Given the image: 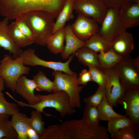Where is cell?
Returning a JSON list of instances; mask_svg holds the SVG:
<instances>
[{
  "mask_svg": "<svg viewBox=\"0 0 139 139\" xmlns=\"http://www.w3.org/2000/svg\"><path fill=\"white\" fill-rule=\"evenodd\" d=\"M65 0H0V15L8 20L29 12L42 11L57 18Z\"/></svg>",
  "mask_w": 139,
  "mask_h": 139,
  "instance_id": "1",
  "label": "cell"
},
{
  "mask_svg": "<svg viewBox=\"0 0 139 139\" xmlns=\"http://www.w3.org/2000/svg\"><path fill=\"white\" fill-rule=\"evenodd\" d=\"M99 132L97 127L90 126L82 119H72L49 126L40 139H96Z\"/></svg>",
  "mask_w": 139,
  "mask_h": 139,
  "instance_id": "2",
  "label": "cell"
},
{
  "mask_svg": "<svg viewBox=\"0 0 139 139\" xmlns=\"http://www.w3.org/2000/svg\"><path fill=\"white\" fill-rule=\"evenodd\" d=\"M19 18L26 22L32 30L34 36V43L41 46L46 45L50 37L53 34L55 22L49 13L36 11L23 14Z\"/></svg>",
  "mask_w": 139,
  "mask_h": 139,
  "instance_id": "3",
  "label": "cell"
},
{
  "mask_svg": "<svg viewBox=\"0 0 139 139\" xmlns=\"http://www.w3.org/2000/svg\"><path fill=\"white\" fill-rule=\"evenodd\" d=\"M36 95L40 98V101L33 105H30L22 101L13 99L18 105L22 107H29L45 114L48 116L50 115L45 113L44 109L46 108H54L60 114V116L64 118L66 115H72L76 112L70 104V100L68 95L63 91L53 92L52 94L47 95L38 94Z\"/></svg>",
  "mask_w": 139,
  "mask_h": 139,
  "instance_id": "4",
  "label": "cell"
},
{
  "mask_svg": "<svg viewBox=\"0 0 139 139\" xmlns=\"http://www.w3.org/2000/svg\"><path fill=\"white\" fill-rule=\"evenodd\" d=\"M54 77L53 92L63 91L69 97L70 104L73 108L81 106L80 93L84 88L79 85L77 81V73L69 74L62 72L54 71L52 74Z\"/></svg>",
  "mask_w": 139,
  "mask_h": 139,
  "instance_id": "5",
  "label": "cell"
},
{
  "mask_svg": "<svg viewBox=\"0 0 139 139\" xmlns=\"http://www.w3.org/2000/svg\"><path fill=\"white\" fill-rule=\"evenodd\" d=\"M30 71V67L24 65L20 56L13 59L5 54L0 62V76L6 87L14 93L18 79L22 75L29 74Z\"/></svg>",
  "mask_w": 139,
  "mask_h": 139,
  "instance_id": "6",
  "label": "cell"
},
{
  "mask_svg": "<svg viewBox=\"0 0 139 139\" xmlns=\"http://www.w3.org/2000/svg\"><path fill=\"white\" fill-rule=\"evenodd\" d=\"M119 8H108L97 33L111 44L116 37L127 29L120 16Z\"/></svg>",
  "mask_w": 139,
  "mask_h": 139,
  "instance_id": "7",
  "label": "cell"
},
{
  "mask_svg": "<svg viewBox=\"0 0 139 139\" xmlns=\"http://www.w3.org/2000/svg\"><path fill=\"white\" fill-rule=\"evenodd\" d=\"M74 56V54L71 55L65 62L46 61L39 58L35 54L34 50L31 48L22 51L20 56L23 64L25 65L41 66L69 74H72L74 72L69 67V64Z\"/></svg>",
  "mask_w": 139,
  "mask_h": 139,
  "instance_id": "8",
  "label": "cell"
},
{
  "mask_svg": "<svg viewBox=\"0 0 139 139\" xmlns=\"http://www.w3.org/2000/svg\"><path fill=\"white\" fill-rule=\"evenodd\" d=\"M133 60L130 55L124 57L114 67L124 89L139 88V70L135 66Z\"/></svg>",
  "mask_w": 139,
  "mask_h": 139,
  "instance_id": "9",
  "label": "cell"
},
{
  "mask_svg": "<svg viewBox=\"0 0 139 139\" xmlns=\"http://www.w3.org/2000/svg\"><path fill=\"white\" fill-rule=\"evenodd\" d=\"M117 103L123 107L133 126L139 129V88L124 89Z\"/></svg>",
  "mask_w": 139,
  "mask_h": 139,
  "instance_id": "10",
  "label": "cell"
},
{
  "mask_svg": "<svg viewBox=\"0 0 139 139\" xmlns=\"http://www.w3.org/2000/svg\"><path fill=\"white\" fill-rule=\"evenodd\" d=\"M74 9L78 14L91 17L101 24L108 8L101 0H79L74 1Z\"/></svg>",
  "mask_w": 139,
  "mask_h": 139,
  "instance_id": "11",
  "label": "cell"
},
{
  "mask_svg": "<svg viewBox=\"0 0 139 139\" xmlns=\"http://www.w3.org/2000/svg\"><path fill=\"white\" fill-rule=\"evenodd\" d=\"M102 69L107 77L106 96L109 103L113 108L117 105V101L123 94L124 89L120 82L118 73L114 67Z\"/></svg>",
  "mask_w": 139,
  "mask_h": 139,
  "instance_id": "12",
  "label": "cell"
},
{
  "mask_svg": "<svg viewBox=\"0 0 139 139\" xmlns=\"http://www.w3.org/2000/svg\"><path fill=\"white\" fill-rule=\"evenodd\" d=\"M98 24L91 18L78 14L76 19L71 26L76 36L80 40L85 41L98 33Z\"/></svg>",
  "mask_w": 139,
  "mask_h": 139,
  "instance_id": "13",
  "label": "cell"
},
{
  "mask_svg": "<svg viewBox=\"0 0 139 139\" xmlns=\"http://www.w3.org/2000/svg\"><path fill=\"white\" fill-rule=\"evenodd\" d=\"M119 13L127 28L138 26L139 25V1L126 2L120 7Z\"/></svg>",
  "mask_w": 139,
  "mask_h": 139,
  "instance_id": "14",
  "label": "cell"
},
{
  "mask_svg": "<svg viewBox=\"0 0 139 139\" xmlns=\"http://www.w3.org/2000/svg\"><path fill=\"white\" fill-rule=\"evenodd\" d=\"M36 88V85L33 80L29 79L23 75L17 81L15 92L25 100L28 104L33 105L40 100L39 98L34 94Z\"/></svg>",
  "mask_w": 139,
  "mask_h": 139,
  "instance_id": "15",
  "label": "cell"
},
{
  "mask_svg": "<svg viewBox=\"0 0 139 139\" xmlns=\"http://www.w3.org/2000/svg\"><path fill=\"white\" fill-rule=\"evenodd\" d=\"M134 47L133 36L126 31L116 37L111 43V48L123 57L129 56Z\"/></svg>",
  "mask_w": 139,
  "mask_h": 139,
  "instance_id": "16",
  "label": "cell"
},
{
  "mask_svg": "<svg viewBox=\"0 0 139 139\" xmlns=\"http://www.w3.org/2000/svg\"><path fill=\"white\" fill-rule=\"evenodd\" d=\"M8 20L5 18L0 21V47L7 50L13 55V58L20 56L22 51L21 48L18 46L13 41L8 31Z\"/></svg>",
  "mask_w": 139,
  "mask_h": 139,
  "instance_id": "17",
  "label": "cell"
},
{
  "mask_svg": "<svg viewBox=\"0 0 139 139\" xmlns=\"http://www.w3.org/2000/svg\"><path fill=\"white\" fill-rule=\"evenodd\" d=\"M65 40L66 44L64 49L61 54V56L64 59H68L79 49L84 46L85 42L78 38L73 33L71 25L65 27Z\"/></svg>",
  "mask_w": 139,
  "mask_h": 139,
  "instance_id": "18",
  "label": "cell"
},
{
  "mask_svg": "<svg viewBox=\"0 0 139 139\" xmlns=\"http://www.w3.org/2000/svg\"><path fill=\"white\" fill-rule=\"evenodd\" d=\"M10 124L16 131L18 139H28L27 132L30 127V118L26 115L19 111L12 116Z\"/></svg>",
  "mask_w": 139,
  "mask_h": 139,
  "instance_id": "19",
  "label": "cell"
},
{
  "mask_svg": "<svg viewBox=\"0 0 139 139\" xmlns=\"http://www.w3.org/2000/svg\"><path fill=\"white\" fill-rule=\"evenodd\" d=\"M74 0H66L55 22L53 34L64 28L66 23L73 18Z\"/></svg>",
  "mask_w": 139,
  "mask_h": 139,
  "instance_id": "20",
  "label": "cell"
},
{
  "mask_svg": "<svg viewBox=\"0 0 139 139\" xmlns=\"http://www.w3.org/2000/svg\"><path fill=\"white\" fill-rule=\"evenodd\" d=\"M97 54L96 53L85 46L79 49L74 54L78 60L84 65L101 69L98 60Z\"/></svg>",
  "mask_w": 139,
  "mask_h": 139,
  "instance_id": "21",
  "label": "cell"
},
{
  "mask_svg": "<svg viewBox=\"0 0 139 139\" xmlns=\"http://www.w3.org/2000/svg\"><path fill=\"white\" fill-rule=\"evenodd\" d=\"M65 33L64 27L53 34L49 38L46 45L51 53L57 54L63 52L64 47Z\"/></svg>",
  "mask_w": 139,
  "mask_h": 139,
  "instance_id": "22",
  "label": "cell"
},
{
  "mask_svg": "<svg viewBox=\"0 0 139 139\" xmlns=\"http://www.w3.org/2000/svg\"><path fill=\"white\" fill-rule=\"evenodd\" d=\"M98 60L101 69H109L114 67L123 57L120 56L111 48L108 51L97 54Z\"/></svg>",
  "mask_w": 139,
  "mask_h": 139,
  "instance_id": "23",
  "label": "cell"
},
{
  "mask_svg": "<svg viewBox=\"0 0 139 139\" xmlns=\"http://www.w3.org/2000/svg\"><path fill=\"white\" fill-rule=\"evenodd\" d=\"M85 42L84 46L97 53L106 52L111 48V44L97 34L92 35Z\"/></svg>",
  "mask_w": 139,
  "mask_h": 139,
  "instance_id": "24",
  "label": "cell"
},
{
  "mask_svg": "<svg viewBox=\"0 0 139 139\" xmlns=\"http://www.w3.org/2000/svg\"><path fill=\"white\" fill-rule=\"evenodd\" d=\"M8 34L12 39L19 47H24L32 44L34 42L24 35L16 26L14 22L8 24Z\"/></svg>",
  "mask_w": 139,
  "mask_h": 139,
  "instance_id": "25",
  "label": "cell"
},
{
  "mask_svg": "<svg viewBox=\"0 0 139 139\" xmlns=\"http://www.w3.org/2000/svg\"><path fill=\"white\" fill-rule=\"evenodd\" d=\"M10 116L0 115V139H16L18 135L16 131L10 124Z\"/></svg>",
  "mask_w": 139,
  "mask_h": 139,
  "instance_id": "26",
  "label": "cell"
},
{
  "mask_svg": "<svg viewBox=\"0 0 139 139\" xmlns=\"http://www.w3.org/2000/svg\"><path fill=\"white\" fill-rule=\"evenodd\" d=\"M97 108L100 120L108 121L113 118L124 116L117 113L114 110L106 96Z\"/></svg>",
  "mask_w": 139,
  "mask_h": 139,
  "instance_id": "27",
  "label": "cell"
},
{
  "mask_svg": "<svg viewBox=\"0 0 139 139\" xmlns=\"http://www.w3.org/2000/svg\"><path fill=\"white\" fill-rule=\"evenodd\" d=\"M33 79L35 83V90L37 91H46L49 92L53 91V82L48 78L42 71H39L37 74L33 76Z\"/></svg>",
  "mask_w": 139,
  "mask_h": 139,
  "instance_id": "28",
  "label": "cell"
},
{
  "mask_svg": "<svg viewBox=\"0 0 139 139\" xmlns=\"http://www.w3.org/2000/svg\"><path fill=\"white\" fill-rule=\"evenodd\" d=\"M88 126L95 127L99 125L100 120L97 107L85 104L82 118Z\"/></svg>",
  "mask_w": 139,
  "mask_h": 139,
  "instance_id": "29",
  "label": "cell"
},
{
  "mask_svg": "<svg viewBox=\"0 0 139 139\" xmlns=\"http://www.w3.org/2000/svg\"><path fill=\"white\" fill-rule=\"evenodd\" d=\"M139 129L133 125L125 127L111 134L112 139H138Z\"/></svg>",
  "mask_w": 139,
  "mask_h": 139,
  "instance_id": "30",
  "label": "cell"
},
{
  "mask_svg": "<svg viewBox=\"0 0 139 139\" xmlns=\"http://www.w3.org/2000/svg\"><path fill=\"white\" fill-rule=\"evenodd\" d=\"M108 121L107 129L110 134L125 127L133 125L129 118L125 115L113 118Z\"/></svg>",
  "mask_w": 139,
  "mask_h": 139,
  "instance_id": "31",
  "label": "cell"
},
{
  "mask_svg": "<svg viewBox=\"0 0 139 139\" xmlns=\"http://www.w3.org/2000/svg\"><path fill=\"white\" fill-rule=\"evenodd\" d=\"M42 113V112L36 110L32 111L30 118V127L34 130L39 135L40 137L45 129Z\"/></svg>",
  "mask_w": 139,
  "mask_h": 139,
  "instance_id": "32",
  "label": "cell"
},
{
  "mask_svg": "<svg viewBox=\"0 0 139 139\" xmlns=\"http://www.w3.org/2000/svg\"><path fill=\"white\" fill-rule=\"evenodd\" d=\"M19 111L18 105L14 103L7 102L2 92H0V115L12 116Z\"/></svg>",
  "mask_w": 139,
  "mask_h": 139,
  "instance_id": "33",
  "label": "cell"
},
{
  "mask_svg": "<svg viewBox=\"0 0 139 139\" xmlns=\"http://www.w3.org/2000/svg\"><path fill=\"white\" fill-rule=\"evenodd\" d=\"M89 71L91 74L92 81L105 88L107 81L106 74L103 70L97 67L88 66Z\"/></svg>",
  "mask_w": 139,
  "mask_h": 139,
  "instance_id": "34",
  "label": "cell"
},
{
  "mask_svg": "<svg viewBox=\"0 0 139 139\" xmlns=\"http://www.w3.org/2000/svg\"><path fill=\"white\" fill-rule=\"evenodd\" d=\"M106 96L105 88L99 86L96 92L93 95L85 98V104L97 107Z\"/></svg>",
  "mask_w": 139,
  "mask_h": 139,
  "instance_id": "35",
  "label": "cell"
},
{
  "mask_svg": "<svg viewBox=\"0 0 139 139\" xmlns=\"http://www.w3.org/2000/svg\"><path fill=\"white\" fill-rule=\"evenodd\" d=\"M15 19L14 22L15 24L21 31L34 42V34L29 25L26 22L19 18H17Z\"/></svg>",
  "mask_w": 139,
  "mask_h": 139,
  "instance_id": "36",
  "label": "cell"
},
{
  "mask_svg": "<svg viewBox=\"0 0 139 139\" xmlns=\"http://www.w3.org/2000/svg\"><path fill=\"white\" fill-rule=\"evenodd\" d=\"M77 79L79 85H86L89 82L92 81L90 72L85 69L82 70L80 73Z\"/></svg>",
  "mask_w": 139,
  "mask_h": 139,
  "instance_id": "37",
  "label": "cell"
},
{
  "mask_svg": "<svg viewBox=\"0 0 139 139\" xmlns=\"http://www.w3.org/2000/svg\"><path fill=\"white\" fill-rule=\"evenodd\" d=\"M108 8L120 7L126 2L125 0H101Z\"/></svg>",
  "mask_w": 139,
  "mask_h": 139,
  "instance_id": "38",
  "label": "cell"
},
{
  "mask_svg": "<svg viewBox=\"0 0 139 139\" xmlns=\"http://www.w3.org/2000/svg\"><path fill=\"white\" fill-rule=\"evenodd\" d=\"M28 139H40V135L33 129L30 127L27 132Z\"/></svg>",
  "mask_w": 139,
  "mask_h": 139,
  "instance_id": "39",
  "label": "cell"
},
{
  "mask_svg": "<svg viewBox=\"0 0 139 139\" xmlns=\"http://www.w3.org/2000/svg\"><path fill=\"white\" fill-rule=\"evenodd\" d=\"M5 84V81L0 76V92L4 90Z\"/></svg>",
  "mask_w": 139,
  "mask_h": 139,
  "instance_id": "40",
  "label": "cell"
},
{
  "mask_svg": "<svg viewBox=\"0 0 139 139\" xmlns=\"http://www.w3.org/2000/svg\"><path fill=\"white\" fill-rule=\"evenodd\" d=\"M126 2H134L139 1V0H125Z\"/></svg>",
  "mask_w": 139,
  "mask_h": 139,
  "instance_id": "41",
  "label": "cell"
},
{
  "mask_svg": "<svg viewBox=\"0 0 139 139\" xmlns=\"http://www.w3.org/2000/svg\"></svg>",
  "mask_w": 139,
  "mask_h": 139,
  "instance_id": "42",
  "label": "cell"
}]
</instances>
